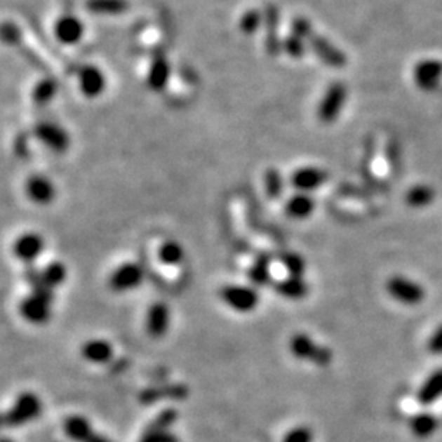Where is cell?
Here are the masks:
<instances>
[{
  "mask_svg": "<svg viewBox=\"0 0 442 442\" xmlns=\"http://www.w3.org/2000/svg\"><path fill=\"white\" fill-rule=\"evenodd\" d=\"M41 413H42V402L39 396L33 392H22L16 398L15 403L12 405V408L5 414L4 421H5V425L18 428L38 418Z\"/></svg>",
  "mask_w": 442,
  "mask_h": 442,
  "instance_id": "6da1fadb",
  "label": "cell"
},
{
  "mask_svg": "<svg viewBox=\"0 0 442 442\" xmlns=\"http://www.w3.org/2000/svg\"><path fill=\"white\" fill-rule=\"evenodd\" d=\"M289 349L295 358L311 361L318 366H328L334 359V354L328 347L318 345L307 334H295L289 341Z\"/></svg>",
  "mask_w": 442,
  "mask_h": 442,
  "instance_id": "7a4b0ae2",
  "label": "cell"
},
{
  "mask_svg": "<svg viewBox=\"0 0 442 442\" xmlns=\"http://www.w3.org/2000/svg\"><path fill=\"white\" fill-rule=\"evenodd\" d=\"M347 98H348V91L342 82L330 83L318 105V109H316L318 119L322 123L335 122L342 112Z\"/></svg>",
  "mask_w": 442,
  "mask_h": 442,
  "instance_id": "3957f363",
  "label": "cell"
},
{
  "mask_svg": "<svg viewBox=\"0 0 442 442\" xmlns=\"http://www.w3.org/2000/svg\"><path fill=\"white\" fill-rule=\"evenodd\" d=\"M220 300L236 312H252L260 304V293L253 286L227 285L220 289Z\"/></svg>",
  "mask_w": 442,
  "mask_h": 442,
  "instance_id": "277c9868",
  "label": "cell"
},
{
  "mask_svg": "<svg viewBox=\"0 0 442 442\" xmlns=\"http://www.w3.org/2000/svg\"><path fill=\"white\" fill-rule=\"evenodd\" d=\"M389 297L403 305H418L425 300V289L415 281L395 275L387 281Z\"/></svg>",
  "mask_w": 442,
  "mask_h": 442,
  "instance_id": "5b68a950",
  "label": "cell"
},
{
  "mask_svg": "<svg viewBox=\"0 0 442 442\" xmlns=\"http://www.w3.org/2000/svg\"><path fill=\"white\" fill-rule=\"evenodd\" d=\"M307 42L309 43L311 51L323 65L334 69H342L347 65V55L316 32L309 36Z\"/></svg>",
  "mask_w": 442,
  "mask_h": 442,
  "instance_id": "8992f818",
  "label": "cell"
},
{
  "mask_svg": "<svg viewBox=\"0 0 442 442\" xmlns=\"http://www.w3.org/2000/svg\"><path fill=\"white\" fill-rule=\"evenodd\" d=\"M145 272L139 264L125 262L109 276V288L114 292H128L140 286Z\"/></svg>",
  "mask_w": 442,
  "mask_h": 442,
  "instance_id": "52a82bcc",
  "label": "cell"
},
{
  "mask_svg": "<svg viewBox=\"0 0 442 442\" xmlns=\"http://www.w3.org/2000/svg\"><path fill=\"white\" fill-rule=\"evenodd\" d=\"M34 138L42 142L55 154H65L70 146V138L67 132L51 122H41L33 129Z\"/></svg>",
  "mask_w": 442,
  "mask_h": 442,
  "instance_id": "ba28073f",
  "label": "cell"
},
{
  "mask_svg": "<svg viewBox=\"0 0 442 442\" xmlns=\"http://www.w3.org/2000/svg\"><path fill=\"white\" fill-rule=\"evenodd\" d=\"M414 82L424 92L435 91L442 82V62L424 59L414 67Z\"/></svg>",
  "mask_w": 442,
  "mask_h": 442,
  "instance_id": "9c48e42d",
  "label": "cell"
},
{
  "mask_svg": "<svg viewBox=\"0 0 442 442\" xmlns=\"http://www.w3.org/2000/svg\"><path fill=\"white\" fill-rule=\"evenodd\" d=\"M52 302L39 298L38 295L30 293L19 304V312L23 319L33 325H43L51 319Z\"/></svg>",
  "mask_w": 442,
  "mask_h": 442,
  "instance_id": "30bf717a",
  "label": "cell"
},
{
  "mask_svg": "<svg viewBox=\"0 0 442 442\" xmlns=\"http://www.w3.org/2000/svg\"><path fill=\"white\" fill-rule=\"evenodd\" d=\"M328 179V173L316 166H304L290 175V185L302 194H309L321 188Z\"/></svg>",
  "mask_w": 442,
  "mask_h": 442,
  "instance_id": "8fae6325",
  "label": "cell"
},
{
  "mask_svg": "<svg viewBox=\"0 0 442 442\" xmlns=\"http://www.w3.org/2000/svg\"><path fill=\"white\" fill-rule=\"evenodd\" d=\"M55 38L62 45H76L83 39L85 26L81 19L73 15H63L60 16L53 26Z\"/></svg>",
  "mask_w": 442,
  "mask_h": 442,
  "instance_id": "7c38bea8",
  "label": "cell"
},
{
  "mask_svg": "<svg viewBox=\"0 0 442 442\" xmlns=\"http://www.w3.org/2000/svg\"><path fill=\"white\" fill-rule=\"evenodd\" d=\"M78 85L83 96L95 99L100 96L106 89L105 73L95 65H85L79 69Z\"/></svg>",
  "mask_w": 442,
  "mask_h": 442,
  "instance_id": "4fadbf2b",
  "label": "cell"
},
{
  "mask_svg": "<svg viewBox=\"0 0 442 442\" xmlns=\"http://www.w3.org/2000/svg\"><path fill=\"white\" fill-rule=\"evenodd\" d=\"M170 322L169 307L165 302H155L146 314V333L152 338H162L166 335Z\"/></svg>",
  "mask_w": 442,
  "mask_h": 442,
  "instance_id": "5bb4252c",
  "label": "cell"
},
{
  "mask_svg": "<svg viewBox=\"0 0 442 442\" xmlns=\"http://www.w3.org/2000/svg\"><path fill=\"white\" fill-rule=\"evenodd\" d=\"M265 23V49L271 58H276L282 52V39L279 38V11L274 5H268L264 12Z\"/></svg>",
  "mask_w": 442,
  "mask_h": 442,
  "instance_id": "9a60e30c",
  "label": "cell"
},
{
  "mask_svg": "<svg viewBox=\"0 0 442 442\" xmlns=\"http://www.w3.org/2000/svg\"><path fill=\"white\" fill-rule=\"evenodd\" d=\"M43 246L45 242L41 235L27 232L16 239V242L13 243V253L22 262L30 264L41 256V253L43 252Z\"/></svg>",
  "mask_w": 442,
  "mask_h": 442,
  "instance_id": "2e32d148",
  "label": "cell"
},
{
  "mask_svg": "<svg viewBox=\"0 0 442 442\" xmlns=\"http://www.w3.org/2000/svg\"><path fill=\"white\" fill-rule=\"evenodd\" d=\"M172 67L166 56L158 55L152 59L146 73V85L154 92H162L170 79Z\"/></svg>",
  "mask_w": 442,
  "mask_h": 442,
  "instance_id": "e0dca14e",
  "label": "cell"
},
{
  "mask_svg": "<svg viewBox=\"0 0 442 442\" xmlns=\"http://www.w3.org/2000/svg\"><path fill=\"white\" fill-rule=\"evenodd\" d=\"M26 195L34 203L48 205L55 199L56 191L53 183L46 176L32 175L26 182Z\"/></svg>",
  "mask_w": 442,
  "mask_h": 442,
  "instance_id": "ac0fdd59",
  "label": "cell"
},
{
  "mask_svg": "<svg viewBox=\"0 0 442 442\" xmlns=\"http://www.w3.org/2000/svg\"><path fill=\"white\" fill-rule=\"evenodd\" d=\"M274 286L282 298H286L290 301L304 300L309 292V285L304 281V278H300V276L283 278L275 282Z\"/></svg>",
  "mask_w": 442,
  "mask_h": 442,
  "instance_id": "d6986e66",
  "label": "cell"
},
{
  "mask_svg": "<svg viewBox=\"0 0 442 442\" xmlns=\"http://www.w3.org/2000/svg\"><path fill=\"white\" fill-rule=\"evenodd\" d=\"M442 396V368L435 370L421 385L418 394H417V401L422 407H428L432 405Z\"/></svg>",
  "mask_w": 442,
  "mask_h": 442,
  "instance_id": "ffe728a7",
  "label": "cell"
},
{
  "mask_svg": "<svg viewBox=\"0 0 442 442\" xmlns=\"http://www.w3.org/2000/svg\"><path fill=\"white\" fill-rule=\"evenodd\" d=\"M315 210V199L309 194L298 192L288 199L285 205V212L289 217L304 220L308 219Z\"/></svg>",
  "mask_w": 442,
  "mask_h": 442,
  "instance_id": "44dd1931",
  "label": "cell"
},
{
  "mask_svg": "<svg viewBox=\"0 0 442 442\" xmlns=\"http://www.w3.org/2000/svg\"><path fill=\"white\" fill-rule=\"evenodd\" d=\"M271 256L262 253L256 257L248 269V278L253 286H268L272 282Z\"/></svg>",
  "mask_w": 442,
  "mask_h": 442,
  "instance_id": "7402d4cb",
  "label": "cell"
},
{
  "mask_svg": "<svg viewBox=\"0 0 442 442\" xmlns=\"http://www.w3.org/2000/svg\"><path fill=\"white\" fill-rule=\"evenodd\" d=\"M82 356L92 363H106L114 356V348L105 340H89L82 347Z\"/></svg>",
  "mask_w": 442,
  "mask_h": 442,
  "instance_id": "603a6c76",
  "label": "cell"
},
{
  "mask_svg": "<svg viewBox=\"0 0 442 442\" xmlns=\"http://www.w3.org/2000/svg\"><path fill=\"white\" fill-rule=\"evenodd\" d=\"M63 431L67 438L75 442H86L95 432L91 422L82 415H70L63 422Z\"/></svg>",
  "mask_w": 442,
  "mask_h": 442,
  "instance_id": "cb8c5ba5",
  "label": "cell"
},
{
  "mask_svg": "<svg viewBox=\"0 0 442 442\" xmlns=\"http://www.w3.org/2000/svg\"><path fill=\"white\" fill-rule=\"evenodd\" d=\"M86 11L98 16H119L128 12L126 0H86Z\"/></svg>",
  "mask_w": 442,
  "mask_h": 442,
  "instance_id": "d4e9b609",
  "label": "cell"
},
{
  "mask_svg": "<svg viewBox=\"0 0 442 442\" xmlns=\"http://www.w3.org/2000/svg\"><path fill=\"white\" fill-rule=\"evenodd\" d=\"M410 429L411 432L421 439L429 438L432 434H435V431L438 429L439 421L435 415L429 414V413H420L417 415H414L413 418H410Z\"/></svg>",
  "mask_w": 442,
  "mask_h": 442,
  "instance_id": "484cf974",
  "label": "cell"
},
{
  "mask_svg": "<svg viewBox=\"0 0 442 442\" xmlns=\"http://www.w3.org/2000/svg\"><path fill=\"white\" fill-rule=\"evenodd\" d=\"M58 93V82L52 78H45L32 89V102L36 106H46Z\"/></svg>",
  "mask_w": 442,
  "mask_h": 442,
  "instance_id": "4316f807",
  "label": "cell"
},
{
  "mask_svg": "<svg viewBox=\"0 0 442 442\" xmlns=\"http://www.w3.org/2000/svg\"><path fill=\"white\" fill-rule=\"evenodd\" d=\"M435 199V191L432 189V187L425 185V183H421V185H415L411 189H408L407 195H405V202H407L408 206L411 208H427L428 205H431Z\"/></svg>",
  "mask_w": 442,
  "mask_h": 442,
  "instance_id": "83f0119b",
  "label": "cell"
},
{
  "mask_svg": "<svg viewBox=\"0 0 442 442\" xmlns=\"http://www.w3.org/2000/svg\"><path fill=\"white\" fill-rule=\"evenodd\" d=\"M158 257L163 265L176 267L185 257V250H183L182 245L176 241H165L158 248Z\"/></svg>",
  "mask_w": 442,
  "mask_h": 442,
  "instance_id": "f1b7e54d",
  "label": "cell"
},
{
  "mask_svg": "<svg viewBox=\"0 0 442 442\" xmlns=\"http://www.w3.org/2000/svg\"><path fill=\"white\" fill-rule=\"evenodd\" d=\"M264 185L267 196L272 201L281 199L283 194V178L275 168H269L264 175Z\"/></svg>",
  "mask_w": 442,
  "mask_h": 442,
  "instance_id": "f546056e",
  "label": "cell"
},
{
  "mask_svg": "<svg viewBox=\"0 0 442 442\" xmlns=\"http://www.w3.org/2000/svg\"><path fill=\"white\" fill-rule=\"evenodd\" d=\"M178 411L168 408L161 411L147 427L145 428V432H163V431H170V428L175 425L178 421Z\"/></svg>",
  "mask_w": 442,
  "mask_h": 442,
  "instance_id": "4dcf8cb0",
  "label": "cell"
},
{
  "mask_svg": "<svg viewBox=\"0 0 442 442\" xmlns=\"http://www.w3.org/2000/svg\"><path fill=\"white\" fill-rule=\"evenodd\" d=\"M264 23V13H261L257 9H249L246 11L241 20H239V30L245 36L255 34Z\"/></svg>",
  "mask_w": 442,
  "mask_h": 442,
  "instance_id": "1f68e13d",
  "label": "cell"
},
{
  "mask_svg": "<svg viewBox=\"0 0 442 442\" xmlns=\"http://www.w3.org/2000/svg\"><path fill=\"white\" fill-rule=\"evenodd\" d=\"M281 262H282L283 268L286 269V272L289 274V276H300V278L304 276L305 269H307V264L300 253L286 252L281 256Z\"/></svg>",
  "mask_w": 442,
  "mask_h": 442,
  "instance_id": "d6a6232c",
  "label": "cell"
},
{
  "mask_svg": "<svg viewBox=\"0 0 442 442\" xmlns=\"http://www.w3.org/2000/svg\"><path fill=\"white\" fill-rule=\"evenodd\" d=\"M282 51L292 59H302L307 52V41L300 36L289 33L282 39Z\"/></svg>",
  "mask_w": 442,
  "mask_h": 442,
  "instance_id": "836d02e7",
  "label": "cell"
},
{
  "mask_svg": "<svg viewBox=\"0 0 442 442\" xmlns=\"http://www.w3.org/2000/svg\"><path fill=\"white\" fill-rule=\"evenodd\" d=\"M42 276L45 282L53 289L62 285L67 276V269L62 262H52L42 269Z\"/></svg>",
  "mask_w": 442,
  "mask_h": 442,
  "instance_id": "e575fe53",
  "label": "cell"
},
{
  "mask_svg": "<svg viewBox=\"0 0 442 442\" xmlns=\"http://www.w3.org/2000/svg\"><path fill=\"white\" fill-rule=\"evenodd\" d=\"M282 442H314V432L307 425L295 427L286 432Z\"/></svg>",
  "mask_w": 442,
  "mask_h": 442,
  "instance_id": "d590c367",
  "label": "cell"
},
{
  "mask_svg": "<svg viewBox=\"0 0 442 442\" xmlns=\"http://www.w3.org/2000/svg\"><path fill=\"white\" fill-rule=\"evenodd\" d=\"M314 27L311 25V22L304 18V16H297L293 18L292 22H290V33L300 36V38L308 41L309 36L314 33Z\"/></svg>",
  "mask_w": 442,
  "mask_h": 442,
  "instance_id": "8d00e7d4",
  "label": "cell"
},
{
  "mask_svg": "<svg viewBox=\"0 0 442 442\" xmlns=\"http://www.w3.org/2000/svg\"><path fill=\"white\" fill-rule=\"evenodd\" d=\"M139 442H179V438L172 431H163V432H145L143 431Z\"/></svg>",
  "mask_w": 442,
  "mask_h": 442,
  "instance_id": "74e56055",
  "label": "cell"
},
{
  "mask_svg": "<svg viewBox=\"0 0 442 442\" xmlns=\"http://www.w3.org/2000/svg\"><path fill=\"white\" fill-rule=\"evenodd\" d=\"M427 348L432 355H442V325L434 330L428 340Z\"/></svg>",
  "mask_w": 442,
  "mask_h": 442,
  "instance_id": "f35d334b",
  "label": "cell"
},
{
  "mask_svg": "<svg viewBox=\"0 0 442 442\" xmlns=\"http://www.w3.org/2000/svg\"><path fill=\"white\" fill-rule=\"evenodd\" d=\"M86 442H112V441L107 439L106 436H103V435H100V434L93 432V434L91 435V438H89Z\"/></svg>",
  "mask_w": 442,
  "mask_h": 442,
  "instance_id": "ab89813d",
  "label": "cell"
},
{
  "mask_svg": "<svg viewBox=\"0 0 442 442\" xmlns=\"http://www.w3.org/2000/svg\"><path fill=\"white\" fill-rule=\"evenodd\" d=\"M2 442H13V441H11V439H8V438H5Z\"/></svg>",
  "mask_w": 442,
  "mask_h": 442,
  "instance_id": "60d3db41",
  "label": "cell"
}]
</instances>
